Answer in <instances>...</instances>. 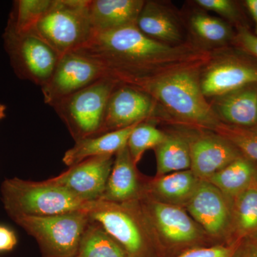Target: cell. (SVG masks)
Returning a JSON list of instances; mask_svg holds the SVG:
<instances>
[{
    "mask_svg": "<svg viewBox=\"0 0 257 257\" xmlns=\"http://www.w3.org/2000/svg\"><path fill=\"white\" fill-rule=\"evenodd\" d=\"M75 52L99 64L107 77L133 87L173 71L201 69L212 57L209 51L193 43L171 45L157 41L136 25L94 33Z\"/></svg>",
    "mask_w": 257,
    "mask_h": 257,
    "instance_id": "1",
    "label": "cell"
},
{
    "mask_svg": "<svg viewBox=\"0 0 257 257\" xmlns=\"http://www.w3.org/2000/svg\"><path fill=\"white\" fill-rule=\"evenodd\" d=\"M75 257H131L117 241L91 220L81 239Z\"/></svg>",
    "mask_w": 257,
    "mask_h": 257,
    "instance_id": "25",
    "label": "cell"
},
{
    "mask_svg": "<svg viewBox=\"0 0 257 257\" xmlns=\"http://www.w3.org/2000/svg\"><path fill=\"white\" fill-rule=\"evenodd\" d=\"M213 109L226 124L241 127L256 126L257 84L218 97Z\"/></svg>",
    "mask_w": 257,
    "mask_h": 257,
    "instance_id": "19",
    "label": "cell"
},
{
    "mask_svg": "<svg viewBox=\"0 0 257 257\" xmlns=\"http://www.w3.org/2000/svg\"><path fill=\"white\" fill-rule=\"evenodd\" d=\"M197 4L204 9L217 13L230 21H238L239 13L234 2L230 0H197Z\"/></svg>",
    "mask_w": 257,
    "mask_h": 257,
    "instance_id": "31",
    "label": "cell"
},
{
    "mask_svg": "<svg viewBox=\"0 0 257 257\" xmlns=\"http://www.w3.org/2000/svg\"><path fill=\"white\" fill-rule=\"evenodd\" d=\"M157 157V175L162 176L191 169L189 135L167 134L155 149Z\"/></svg>",
    "mask_w": 257,
    "mask_h": 257,
    "instance_id": "24",
    "label": "cell"
},
{
    "mask_svg": "<svg viewBox=\"0 0 257 257\" xmlns=\"http://www.w3.org/2000/svg\"><path fill=\"white\" fill-rule=\"evenodd\" d=\"M243 242L219 243L197 246L173 257H235Z\"/></svg>",
    "mask_w": 257,
    "mask_h": 257,
    "instance_id": "30",
    "label": "cell"
},
{
    "mask_svg": "<svg viewBox=\"0 0 257 257\" xmlns=\"http://www.w3.org/2000/svg\"><path fill=\"white\" fill-rule=\"evenodd\" d=\"M139 124L92 138L77 140L74 146L64 153L62 158L64 165L71 167L93 157L102 155L115 156L119 150L126 146L132 132Z\"/></svg>",
    "mask_w": 257,
    "mask_h": 257,
    "instance_id": "20",
    "label": "cell"
},
{
    "mask_svg": "<svg viewBox=\"0 0 257 257\" xmlns=\"http://www.w3.org/2000/svg\"><path fill=\"white\" fill-rule=\"evenodd\" d=\"M5 49L19 78L29 80L41 88L50 80L61 57L34 31L19 33L7 25Z\"/></svg>",
    "mask_w": 257,
    "mask_h": 257,
    "instance_id": "9",
    "label": "cell"
},
{
    "mask_svg": "<svg viewBox=\"0 0 257 257\" xmlns=\"http://www.w3.org/2000/svg\"><path fill=\"white\" fill-rule=\"evenodd\" d=\"M140 210L158 257H173L197 246L215 244L184 207L143 194Z\"/></svg>",
    "mask_w": 257,
    "mask_h": 257,
    "instance_id": "3",
    "label": "cell"
},
{
    "mask_svg": "<svg viewBox=\"0 0 257 257\" xmlns=\"http://www.w3.org/2000/svg\"><path fill=\"white\" fill-rule=\"evenodd\" d=\"M206 97H220L247 86L257 84V64L231 56L209 64L200 77Z\"/></svg>",
    "mask_w": 257,
    "mask_h": 257,
    "instance_id": "14",
    "label": "cell"
},
{
    "mask_svg": "<svg viewBox=\"0 0 257 257\" xmlns=\"http://www.w3.org/2000/svg\"><path fill=\"white\" fill-rule=\"evenodd\" d=\"M232 200L207 181L201 180L185 209L216 243H229Z\"/></svg>",
    "mask_w": 257,
    "mask_h": 257,
    "instance_id": "11",
    "label": "cell"
},
{
    "mask_svg": "<svg viewBox=\"0 0 257 257\" xmlns=\"http://www.w3.org/2000/svg\"><path fill=\"white\" fill-rule=\"evenodd\" d=\"M201 179L191 170L147 179L145 194L159 202L185 208Z\"/></svg>",
    "mask_w": 257,
    "mask_h": 257,
    "instance_id": "18",
    "label": "cell"
},
{
    "mask_svg": "<svg viewBox=\"0 0 257 257\" xmlns=\"http://www.w3.org/2000/svg\"><path fill=\"white\" fill-rule=\"evenodd\" d=\"M245 5L252 17L255 25H256V33L257 35V0H246L245 1Z\"/></svg>",
    "mask_w": 257,
    "mask_h": 257,
    "instance_id": "35",
    "label": "cell"
},
{
    "mask_svg": "<svg viewBox=\"0 0 257 257\" xmlns=\"http://www.w3.org/2000/svg\"><path fill=\"white\" fill-rule=\"evenodd\" d=\"M234 40L243 52L257 60V35L245 27L239 26Z\"/></svg>",
    "mask_w": 257,
    "mask_h": 257,
    "instance_id": "32",
    "label": "cell"
},
{
    "mask_svg": "<svg viewBox=\"0 0 257 257\" xmlns=\"http://www.w3.org/2000/svg\"><path fill=\"white\" fill-rule=\"evenodd\" d=\"M12 219L36 239L43 257H75L90 221L85 210L48 216H17Z\"/></svg>",
    "mask_w": 257,
    "mask_h": 257,
    "instance_id": "7",
    "label": "cell"
},
{
    "mask_svg": "<svg viewBox=\"0 0 257 257\" xmlns=\"http://www.w3.org/2000/svg\"><path fill=\"white\" fill-rule=\"evenodd\" d=\"M85 211L131 257H158L138 200L124 203L96 200Z\"/></svg>",
    "mask_w": 257,
    "mask_h": 257,
    "instance_id": "5",
    "label": "cell"
},
{
    "mask_svg": "<svg viewBox=\"0 0 257 257\" xmlns=\"http://www.w3.org/2000/svg\"><path fill=\"white\" fill-rule=\"evenodd\" d=\"M235 257H257V237L243 241Z\"/></svg>",
    "mask_w": 257,
    "mask_h": 257,
    "instance_id": "34",
    "label": "cell"
},
{
    "mask_svg": "<svg viewBox=\"0 0 257 257\" xmlns=\"http://www.w3.org/2000/svg\"><path fill=\"white\" fill-rule=\"evenodd\" d=\"M256 179L257 162L242 155L204 181L233 200Z\"/></svg>",
    "mask_w": 257,
    "mask_h": 257,
    "instance_id": "23",
    "label": "cell"
},
{
    "mask_svg": "<svg viewBox=\"0 0 257 257\" xmlns=\"http://www.w3.org/2000/svg\"><path fill=\"white\" fill-rule=\"evenodd\" d=\"M1 194L5 210L11 218L54 216L85 210L88 204L46 180L6 179L2 184Z\"/></svg>",
    "mask_w": 257,
    "mask_h": 257,
    "instance_id": "4",
    "label": "cell"
},
{
    "mask_svg": "<svg viewBox=\"0 0 257 257\" xmlns=\"http://www.w3.org/2000/svg\"><path fill=\"white\" fill-rule=\"evenodd\" d=\"M119 84L106 76L52 106L75 142L101 135L106 104Z\"/></svg>",
    "mask_w": 257,
    "mask_h": 257,
    "instance_id": "8",
    "label": "cell"
},
{
    "mask_svg": "<svg viewBox=\"0 0 257 257\" xmlns=\"http://www.w3.org/2000/svg\"><path fill=\"white\" fill-rule=\"evenodd\" d=\"M191 27L199 38L208 43L219 45L234 40L231 27L220 19L198 13L191 18Z\"/></svg>",
    "mask_w": 257,
    "mask_h": 257,
    "instance_id": "27",
    "label": "cell"
},
{
    "mask_svg": "<svg viewBox=\"0 0 257 257\" xmlns=\"http://www.w3.org/2000/svg\"><path fill=\"white\" fill-rule=\"evenodd\" d=\"M146 182L125 146L115 155L105 190L99 200L116 203L138 200L145 194Z\"/></svg>",
    "mask_w": 257,
    "mask_h": 257,
    "instance_id": "16",
    "label": "cell"
},
{
    "mask_svg": "<svg viewBox=\"0 0 257 257\" xmlns=\"http://www.w3.org/2000/svg\"><path fill=\"white\" fill-rule=\"evenodd\" d=\"M200 69L173 71L145 81L135 88L160 103L181 122L213 132L221 121L203 94Z\"/></svg>",
    "mask_w": 257,
    "mask_h": 257,
    "instance_id": "2",
    "label": "cell"
},
{
    "mask_svg": "<svg viewBox=\"0 0 257 257\" xmlns=\"http://www.w3.org/2000/svg\"><path fill=\"white\" fill-rule=\"evenodd\" d=\"M191 169L201 180H205L233 161L242 156L226 139L211 131L189 135Z\"/></svg>",
    "mask_w": 257,
    "mask_h": 257,
    "instance_id": "15",
    "label": "cell"
},
{
    "mask_svg": "<svg viewBox=\"0 0 257 257\" xmlns=\"http://www.w3.org/2000/svg\"><path fill=\"white\" fill-rule=\"evenodd\" d=\"M213 132L232 144L243 156L257 162V126L241 127L221 121Z\"/></svg>",
    "mask_w": 257,
    "mask_h": 257,
    "instance_id": "29",
    "label": "cell"
},
{
    "mask_svg": "<svg viewBox=\"0 0 257 257\" xmlns=\"http://www.w3.org/2000/svg\"><path fill=\"white\" fill-rule=\"evenodd\" d=\"M143 0H89V13L95 33L136 25Z\"/></svg>",
    "mask_w": 257,
    "mask_h": 257,
    "instance_id": "17",
    "label": "cell"
},
{
    "mask_svg": "<svg viewBox=\"0 0 257 257\" xmlns=\"http://www.w3.org/2000/svg\"><path fill=\"white\" fill-rule=\"evenodd\" d=\"M136 26L147 37L167 45H180L182 34L177 19L155 2L145 1Z\"/></svg>",
    "mask_w": 257,
    "mask_h": 257,
    "instance_id": "21",
    "label": "cell"
},
{
    "mask_svg": "<svg viewBox=\"0 0 257 257\" xmlns=\"http://www.w3.org/2000/svg\"><path fill=\"white\" fill-rule=\"evenodd\" d=\"M53 3L54 0L15 1L8 25L19 33L31 32Z\"/></svg>",
    "mask_w": 257,
    "mask_h": 257,
    "instance_id": "26",
    "label": "cell"
},
{
    "mask_svg": "<svg viewBox=\"0 0 257 257\" xmlns=\"http://www.w3.org/2000/svg\"><path fill=\"white\" fill-rule=\"evenodd\" d=\"M89 0H54L53 5L32 31L60 55L75 52L94 35Z\"/></svg>",
    "mask_w": 257,
    "mask_h": 257,
    "instance_id": "6",
    "label": "cell"
},
{
    "mask_svg": "<svg viewBox=\"0 0 257 257\" xmlns=\"http://www.w3.org/2000/svg\"><path fill=\"white\" fill-rule=\"evenodd\" d=\"M18 243L16 235L13 230L0 226V251H11Z\"/></svg>",
    "mask_w": 257,
    "mask_h": 257,
    "instance_id": "33",
    "label": "cell"
},
{
    "mask_svg": "<svg viewBox=\"0 0 257 257\" xmlns=\"http://www.w3.org/2000/svg\"><path fill=\"white\" fill-rule=\"evenodd\" d=\"M155 101L131 86H116L108 100L101 135L147 121L153 114Z\"/></svg>",
    "mask_w": 257,
    "mask_h": 257,
    "instance_id": "13",
    "label": "cell"
},
{
    "mask_svg": "<svg viewBox=\"0 0 257 257\" xmlns=\"http://www.w3.org/2000/svg\"><path fill=\"white\" fill-rule=\"evenodd\" d=\"M114 161L113 155L90 157L69 167L63 173L46 182L65 189L84 202L99 200L105 190Z\"/></svg>",
    "mask_w": 257,
    "mask_h": 257,
    "instance_id": "12",
    "label": "cell"
},
{
    "mask_svg": "<svg viewBox=\"0 0 257 257\" xmlns=\"http://www.w3.org/2000/svg\"><path fill=\"white\" fill-rule=\"evenodd\" d=\"M167 133L161 131L155 125L143 121L137 125L128 139L126 146L134 162L138 165L145 152L155 150L165 140Z\"/></svg>",
    "mask_w": 257,
    "mask_h": 257,
    "instance_id": "28",
    "label": "cell"
},
{
    "mask_svg": "<svg viewBox=\"0 0 257 257\" xmlns=\"http://www.w3.org/2000/svg\"><path fill=\"white\" fill-rule=\"evenodd\" d=\"M257 237V179L234 198L231 205L229 243Z\"/></svg>",
    "mask_w": 257,
    "mask_h": 257,
    "instance_id": "22",
    "label": "cell"
},
{
    "mask_svg": "<svg viewBox=\"0 0 257 257\" xmlns=\"http://www.w3.org/2000/svg\"><path fill=\"white\" fill-rule=\"evenodd\" d=\"M7 106L0 103V121L6 116Z\"/></svg>",
    "mask_w": 257,
    "mask_h": 257,
    "instance_id": "36",
    "label": "cell"
},
{
    "mask_svg": "<svg viewBox=\"0 0 257 257\" xmlns=\"http://www.w3.org/2000/svg\"><path fill=\"white\" fill-rule=\"evenodd\" d=\"M106 76L99 64L85 56L77 52L64 54L50 80L41 88L44 101L53 106Z\"/></svg>",
    "mask_w": 257,
    "mask_h": 257,
    "instance_id": "10",
    "label": "cell"
}]
</instances>
